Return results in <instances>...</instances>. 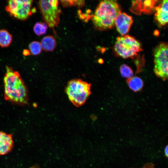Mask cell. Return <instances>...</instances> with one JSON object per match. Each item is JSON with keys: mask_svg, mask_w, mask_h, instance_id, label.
I'll return each mask as SVG.
<instances>
[{"mask_svg": "<svg viewBox=\"0 0 168 168\" xmlns=\"http://www.w3.org/2000/svg\"><path fill=\"white\" fill-rule=\"evenodd\" d=\"M6 69L4 77L5 100L19 105L28 104L27 90L19 73L7 66Z\"/></svg>", "mask_w": 168, "mask_h": 168, "instance_id": "obj_1", "label": "cell"}, {"mask_svg": "<svg viewBox=\"0 0 168 168\" xmlns=\"http://www.w3.org/2000/svg\"><path fill=\"white\" fill-rule=\"evenodd\" d=\"M120 12L119 6L115 0L102 1L99 4L91 18L97 29H110L115 25V19Z\"/></svg>", "mask_w": 168, "mask_h": 168, "instance_id": "obj_2", "label": "cell"}, {"mask_svg": "<svg viewBox=\"0 0 168 168\" xmlns=\"http://www.w3.org/2000/svg\"><path fill=\"white\" fill-rule=\"evenodd\" d=\"M91 84L80 79H74L68 83L65 91L69 100L77 107L86 102L91 94Z\"/></svg>", "mask_w": 168, "mask_h": 168, "instance_id": "obj_3", "label": "cell"}, {"mask_svg": "<svg viewBox=\"0 0 168 168\" xmlns=\"http://www.w3.org/2000/svg\"><path fill=\"white\" fill-rule=\"evenodd\" d=\"M114 49L118 55L124 58L133 57L142 50L139 42L128 35L118 37Z\"/></svg>", "mask_w": 168, "mask_h": 168, "instance_id": "obj_4", "label": "cell"}, {"mask_svg": "<svg viewBox=\"0 0 168 168\" xmlns=\"http://www.w3.org/2000/svg\"><path fill=\"white\" fill-rule=\"evenodd\" d=\"M58 0H40L38 5L43 19L49 27L57 26L60 21L61 11Z\"/></svg>", "mask_w": 168, "mask_h": 168, "instance_id": "obj_5", "label": "cell"}, {"mask_svg": "<svg viewBox=\"0 0 168 168\" xmlns=\"http://www.w3.org/2000/svg\"><path fill=\"white\" fill-rule=\"evenodd\" d=\"M168 45L161 43L156 48L154 53V72L163 81L168 79Z\"/></svg>", "mask_w": 168, "mask_h": 168, "instance_id": "obj_6", "label": "cell"}, {"mask_svg": "<svg viewBox=\"0 0 168 168\" xmlns=\"http://www.w3.org/2000/svg\"><path fill=\"white\" fill-rule=\"evenodd\" d=\"M32 2L30 0H9L5 10L11 16L18 19L26 20L32 14L31 11Z\"/></svg>", "mask_w": 168, "mask_h": 168, "instance_id": "obj_7", "label": "cell"}, {"mask_svg": "<svg viewBox=\"0 0 168 168\" xmlns=\"http://www.w3.org/2000/svg\"><path fill=\"white\" fill-rule=\"evenodd\" d=\"M133 22L131 16L120 12L115 19V25L119 33L124 35L128 32Z\"/></svg>", "mask_w": 168, "mask_h": 168, "instance_id": "obj_8", "label": "cell"}, {"mask_svg": "<svg viewBox=\"0 0 168 168\" xmlns=\"http://www.w3.org/2000/svg\"><path fill=\"white\" fill-rule=\"evenodd\" d=\"M156 0H136L132 1L130 11L135 14L140 15L141 13L151 12L155 7Z\"/></svg>", "mask_w": 168, "mask_h": 168, "instance_id": "obj_9", "label": "cell"}, {"mask_svg": "<svg viewBox=\"0 0 168 168\" xmlns=\"http://www.w3.org/2000/svg\"><path fill=\"white\" fill-rule=\"evenodd\" d=\"M156 12L155 15L156 21L161 26L167 24L168 21V2L164 0L155 7Z\"/></svg>", "mask_w": 168, "mask_h": 168, "instance_id": "obj_10", "label": "cell"}, {"mask_svg": "<svg viewBox=\"0 0 168 168\" xmlns=\"http://www.w3.org/2000/svg\"><path fill=\"white\" fill-rule=\"evenodd\" d=\"M14 146L12 135L0 131V155H3L10 152Z\"/></svg>", "mask_w": 168, "mask_h": 168, "instance_id": "obj_11", "label": "cell"}, {"mask_svg": "<svg viewBox=\"0 0 168 168\" xmlns=\"http://www.w3.org/2000/svg\"><path fill=\"white\" fill-rule=\"evenodd\" d=\"M40 43L42 49L47 52L53 51L56 45L55 39L51 35H47L44 37Z\"/></svg>", "mask_w": 168, "mask_h": 168, "instance_id": "obj_12", "label": "cell"}, {"mask_svg": "<svg viewBox=\"0 0 168 168\" xmlns=\"http://www.w3.org/2000/svg\"><path fill=\"white\" fill-rule=\"evenodd\" d=\"M127 82L130 89L135 92L140 91L143 86V81L138 77H132L128 79Z\"/></svg>", "mask_w": 168, "mask_h": 168, "instance_id": "obj_13", "label": "cell"}, {"mask_svg": "<svg viewBox=\"0 0 168 168\" xmlns=\"http://www.w3.org/2000/svg\"><path fill=\"white\" fill-rule=\"evenodd\" d=\"M12 35L7 30H0V46L2 47L10 45L12 41Z\"/></svg>", "mask_w": 168, "mask_h": 168, "instance_id": "obj_14", "label": "cell"}, {"mask_svg": "<svg viewBox=\"0 0 168 168\" xmlns=\"http://www.w3.org/2000/svg\"><path fill=\"white\" fill-rule=\"evenodd\" d=\"M47 29L48 26L45 23L37 22L34 26V31L37 35L40 36L45 34Z\"/></svg>", "mask_w": 168, "mask_h": 168, "instance_id": "obj_15", "label": "cell"}, {"mask_svg": "<svg viewBox=\"0 0 168 168\" xmlns=\"http://www.w3.org/2000/svg\"><path fill=\"white\" fill-rule=\"evenodd\" d=\"M60 2L64 7L76 6L77 7H82L85 5L84 0H61Z\"/></svg>", "mask_w": 168, "mask_h": 168, "instance_id": "obj_16", "label": "cell"}, {"mask_svg": "<svg viewBox=\"0 0 168 168\" xmlns=\"http://www.w3.org/2000/svg\"><path fill=\"white\" fill-rule=\"evenodd\" d=\"M30 52L33 55H37L41 52L42 48L41 43L37 41H34L30 43L29 45Z\"/></svg>", "mask_w": 168, "mask_h": 168, "instance_id": "obj_17", "label": "cell"}, {"mask_svg": "<svg viewBox=\"0 0 168 168\" xmlns=\"http://www.w3.org/2000/svg\"><path fill=\"white\" fill-rule=\"evenodd\" d=\"M120 71L122 76L128 79L131 78L133 75L132 69L126 64H123L120 67Z\"/></svg>", "mask_w": 168, "mask_h": 168, "instance_id": "obj_18", "label": "cell"}, {"mask_svg": "<svg viewBox=\"0 0 168 168\" xmlns=\"http://www.w3.org/2000/svg\"><path fill=\"white\" fill-rule=\"evenodd\" d=\"M23 54L25 56H27L30 54V52L27 49H24L23 50Z\"/></svg>", "mask_w": 168, "mask_h": 168, "instance_id": "obj_19", "label": "cell"}, {"mask_svg": "<svg viewBox=\"0 0 168 168\" xmlns=\"http://www.w3.org/2000/svg\"><path fill=\"white\" fill-rule=\"evenodd\" d=\"M168 146H167L166 147H165V153L166 156V157L168 156Z\"/></svg>", "mask_w": 168, "mask_h": 168, "instance_id": "obj_20", "label": "cell"}]
</instances>
